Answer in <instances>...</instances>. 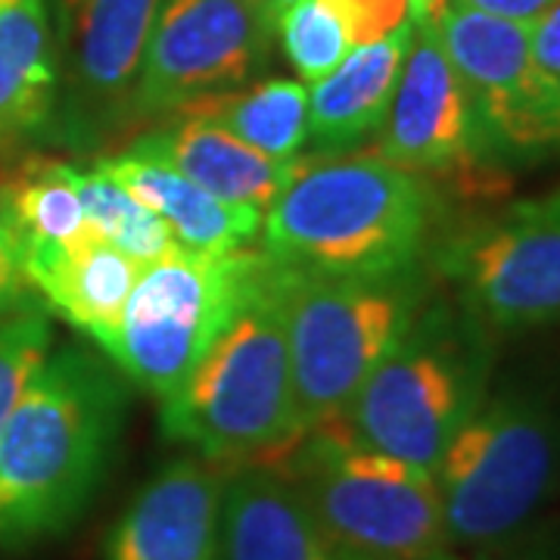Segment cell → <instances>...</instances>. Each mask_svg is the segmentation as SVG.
I'll list each match as a JSON object with an SVG mask.
<instances>
[{
  "mask_svg": "<svg viewBox=\"0 0 560 560\" xmlns=\"http://www.w3.org/2000/svg\"><path fill=\"white\" fill-rule=\"evenodd\" d=\"M128 386L103 352L54 349L0 433V548L60 536L109 474Z\"/></svg>",
  "mask_w": 560,
  "mask_h": 560,
  "instance_id": "6da1fadb",
  "label": "cell"
},
{
  "mask_svg": "<svg viewBox=\"0 0 560 560\" xmlns=\"http://www.w3.org/2000/svg\"><path fill=\"white\" fill-rule=\"evenodd\" d=\"M440 200L430 180L374 150L296 160L261 219V249L308 275H396L430 259Z\"/></svg>",
  "mask_w": 560,
  "mask_h": 560,
  "instance_id": "7a4b0ae2",
  "label": "cell"
},
{
  "mask_svg": "<svg viewBox=\"0 0 560 560\" xmlns=\"http://www.w3.org/2000/svg\"><path fill=\"white\" fill-rule=\"evenodd\" d=\"M265 253V249H261ZM162 436L212 464H265L302 436L287 340V265H261L234 315L172 396Z\"/></svg>",
  "mask_w": 560,
  "mask_h": 560,
  "instance_id": "3957f363",
  "label": "cell"
},
{
  "mask_svg": "<svg viewBox=\"0 0 560 560\" xmlns=\"http://www.w3.org/2000/svg\"><path fill=\"white\" fill-rule=\"evenodd\" d=\"M492 334L458 302L430 300L342 415L368 448L436 470L442 452L489 396Z\"/></svg>",
  "mask_w": 560,
  "mask_h": 560,
  "instance_id": "277c9868",
  "label": "cell"
},
{
  "mask_svg": "<svg viewBox=\"0 0 560 560\" xmlns=\"http://www.w3.org/2000/svg\"><path fill=\"white\" fill-rule=\"evenodd\" d=\"M265 464L355 560H430L448 548L436 477L368 448L342 418L308 427Z\"/></svg>",
  "mask_w": 560,
  "mask_h": 560,
  "instance_id": "5b68a950",
  "label": "cell"
},
{
  "mask_svg": "<svg viewBox=\"0 0 560 560\" xmlns=\"http://www.w3.org/2000/svg\"><path fill=\"white\" fill-rule=\"evenodd\" d=\"M448 548L514 539L560 482V411L529 386L489 393L433 470Z\"/></svg>",
  "mask_w": 560,
  "mask_h": 560,
  "instance_id": "8992f818",
  "label": "cell"
},
{
  "mask_svg": "<svg viewBox=\"0 0 560 560\" xmlns=\"http://www.w3.org/2000/svg\"><path fill=\"white\" fill-rule=\"evenodd\" d=\"M427 302L423 265L396 275H308L287 265V340L302 433L349 411Z\"/></svg>",
  "mask_w": 560,
  "mask_h": 560,
  "instance_id": "52a82bcc",
  "label": "cell"
},
{
  "mask_svg": "<svg viewBox=\"0 0 560 560\" xmlns=\"http://www.w3.org/2000/svg\"><path fill=\"white\" fill-rule=\"evenodd\" d=\"M261 256V246L234 253L175 246L143 265L119 324L97 349L147 396H172L234 315Z\"/></svg>",
  "mask_w": 560,
  "mask_h": 560,
  "instance_id": "ba28073f",
  "label": "cell"
},
{
  "mask_svg": "<svg viewBox=\"0 0 560 560\" xmlns=\"http://www.w3.org/2000/svg\"><path fill=\"white\" fill-rule=\"evenodd\" d=\"M427 261L489 334L560 324V206L551 197L464 224L433 243Z\"/></svg>",
  "mask_w": 560,
  "mask_h": 560,
  "instance_id": "9c48e42d",
  "label": "cell"
},
{
  "mask_svg": "<svg viewBox=\"0 0 560 560\" xmlns=\"http://www.w3.org/2000/svg\"><path fill=\"white\" fill-rule=\"evenodd\" d=\"M430 20L467 88L486 160H539L560 150V103L529 54V25L464 0H433Z\"/></svg>",
  "mask_w": 560,
  "mask_h": 560,
  "instance_id": "30bf717a",
  "label": "cell"
},
{
  "mask_svg": "<svg viewBox=\"0 0 560 560\" xmlns=\"http://www.w3.org/2000/svg\"><path fill=\"white\" fill-rule=\"evenodd\" d=\"M268 47L271 32L249 0H160L131 125L168 119L187 103L249 84Z\"/></svg>",
  "mask_w": 560,
  "mask_h": 560,
  "instance_id": "8fae6325",
  "label": "cell"
},
{
  "mask_svg": "<svg viewBox=\"0 0 560 560\" xmlns=\"http://www.w3.org/2000/svg\"><path fill=\"white\" fill-rule=\"evenodd\" d=\"M66 88L57 140L97 147L131 128V103L160 0H60Z\"/></svg>",
  "mask_w": 560,
  "mask_h": 560,
  "instance_id": "7c38bea8",
  "label": "cell"
},
{
  "mask_svg": "<svg viewBox=\"0 0 560 560\" xmlns=\"http://www.w3.org/2000/svg\"><path fill=\"white\" fill-rule=\"evenodd\" d=\"M374 153L420 178L458 175L486 160L467 88L430 13L415 25Z\"/></svg>",
  "mask_w": 560,
  "mask_h": 560,
  "instance_id": "4fadbf2b",
  "label": "cell"
},
{
  "mask_svg": "<svg viewBox=\"0 0 560 560\" xmlns=\"http://www.w3.org/2000/svg\"><path fill=\"white\" fill-rule=\"evenodd\" d=\"M221 464L184 455L140 486L113 526L103 560H219Z\"/></svg>",
  "mask_w": 560,
  "mask_h": 560,
  "instance_id": "5bb4252c",
  "label": "cell"
},
{
  "mask_svg": "<svg viewBox=\"0 0 560 560\" xmlns=\"http://www.w3.org/2000/svg\"><path fill=\"white\" fill-rule=\"evenodd\" d=\"M219 560H355L268 464L224 474Z\"/></svg>",
  "mask_w": 560,
  "mask_h": 560,
  "instance_id": "9a60e30c",
  "label": "cell"
},
{
  "mask_svg": "<svg viewBox=\"0 0 560 560\" xmlns=\"http://www.w3.org/2000/svg\"><path fill=\"white\" fill-rule=\"evenodd\" d=\"M131 147L160 156L212 197L256 212L261 219L275 206L296 165L271 160L228 135L219 125L194 116H172L156 128L143 131Z\"/></svg>",
  "mask_w": 560,
  "mask_h": 560,
  "instance_id": "2e32d148",
  "label": "cell"
},
{
  "mask_svg": "<svg viewBox=\"0 0 560 560\" xmlns=\"http://www.w3.org/2000/svg\"><path fill=\"white\" fill-rule=\"evenodd\" d=\"M415 25H405L389 38L349 50L337 69L308 84L305 150H312V156L352 153L368 138H377L389 101L396 94V81L411 47Z\"/></svg>",
  "mask_w": 560,
  "mask_h": 560,
  "instance_id": "e0dca14e",
  "label": "cell"
},
{
  "mask_svg": "<svg viewBox=\"0 0 560 560\" xmlns=\"http://www.w3.org/2000/svg\"><path fill=\"white\" fill-rule=\"evenodd\" d=\"M60 62L47 0H0V156L57 135Z\"/></svg>",
  "mask_w": 560,
  "mask_h": 560,
  "instance_id": "ac0fdd59",
  "label": "cell"
},
{
  "mask_svg": "<svg viewBox=\"0 0 560 560\" xmlns=\"http://www.w3.org/2000/svg\"><path fill=\"white\" fill-rule=\"evenodd\" d=\"M94 165L119 180L150 212H156L172 237L187 249L234 253L259 241L261 215L212 197L209 190L175 172L168 162L150 156L131 143L119 153H103Z\"/></svg>",
  "mask_w": 560,
  "mask_h": 560,
  "instance_id": "d6986e66",
  "label": "cell"
},
{
  "mask_svg": "<svg viewBox=\"0 0 560 560\" xmlns=\"http://www.w3.org/2000/svg\"><path fill=\"white\" fill-rule=\"evenodd\" d=\"M140 271L138 259L94 234L69 246H28V275L40 305L97 346L119 324Z\"/></svg>",
  "mask_w": 560,
  "mask_h": 560,
  "instance_id": "ffe728a7",
  "label": "cell"
},
{
  "mask_svg": "<svg viewBox=\"0 0 560 560\" xmlns=\"http://www.w3.org/2000/svg\"><path fill=\"white\" fill-rule=\"evenodd\" d=\"M175 116L212 121L278 162H296L308 147V88L300 79L253 81L187 103Z\"/></svg>",
  "mask_w": 560,
  "mask_h": 560,
  "instance_id": "44dd1931",
  "label": "cell"
},
{
  "mask_svg": "<svg viewBox=\"0 0 560 560\" xmlns=\"http://www.w3.org/2000/svg\"><path fill=\"white\" fill-rule=\"evenodd\" d=\"M75 175L79 165L72 162L32 156L0 178L28 246H69L91 234Z\"/></svg>",
  "mask_w": 560,
  "mask_h": 560,
  "instance_id": "7402d4cb",
  "label": "cell"
},
{
  "mask_svg": "<svg viewBox=\"0 0 560 560\" xmlns=\"http://www.w3.org/2000/svg\"><path fill=\"white\" fill-rule=\"evenodd\" d=\"M75 184H79L88 231L116 246L125 256L138 259L140 265H150L180 246L156 212H150L143 202L135 200L119 180L97 165L79 168Z\"/></svg>",
  "mask_w": 560,
  "mask_h": 560,
  "instance_id": "603a6c76",
  "label": "cell"
},
{
  "mask_svg": "<svg viewBox=\"0 0 560 560\" xmlns=\"http://www.w3.org/2000/svg\"><path fill=\"white\" fill-rule=\"evenodd\" d=\"M278 35L283 57L296 69L305 88L337 69L352 50L340 13L330 0H300L280 20Z\"/></svg>",
  "mask_w": 560,
  "mask_h": 560,
  "instance_id": "cb8c5ba5",
  "label": "cell"
},
{
  "mask_svg": "<svg viewBox=\"0 0 560 560\" xmlns=\"http://www.w3.org/2000/svg\"><path fill=\"white\" fill-rule=\"evenodd\" d=\"M54 352V327L47 308L0 318V433L20 408L28 383Z\"/></svg>",
  "mask_w": 560,
  "mask_h": 560,
  "instance_id": "d4e9b609",
  "label": "cell"
},
{
  "mask_svg": "<svg viewBox=\"0 0 560 560\" xmlns=\"http://www.w3.org/2000/svg\"><path fill=\"white\" fill-rule=\"evenodd\" d=\"M44 308L28 275V243L0 184V318Z\"/></svg>",
  "mask_w": 560,
  "mask_h": 560,
  "instance_id": "484cf974",
  "label": "cell"
},
{
  "mask_svg": "<svg viewBox=\"0 0 560 560\" xmlns=\"http://www.w3.org/2000/svg\"><path fill=\"white\" fill-rule=\"evenodd\" d=\"M340 13L346 38L355 47L396 35L430 10L433 0H330Z\"/></svg>",
  "mask_w": 560,
  "mask_h": 560,
  "instance_id": "4316f807",
  "label": "cell"
},
{
  "mask_svg": "<svg viewBox=\"0 0 560 560\" xmlns=\"http://www.w3.org/2000/svg\"><path fill=\"white\" fill-rule=\"evenodd\" d=\"M529 54L541 81L560 103V0L529 25Z\"/></svg>",
  "mask_w": 560,
  "mask_h": 560,
  "instance_id": "83f0119b",
  "label": "cell"
},
{
  "mask_svg": "<svg viewBox=\"0 0 560 560\" xmlns=\"http://www.w3.org/2000/svg\"><path fill=\"white\" fill-rule=\"evenodd\" d=\"M470 7H477L482 13H492V16H501V20H514V22H533L539 20L541 13L558 3V0H464Z\"/></svg>",
  "mask_w": 560,
  "mask_h": 560,
  "instance_id": "f1b7e54d",
  "label": "cell"
},
{
  "mask_svg": "<svg viewBox=\"0 0 560 560\" xmlns=\"http://www.w3.org/2000/svg\"><path fill=\"white\" fill-rule=\"evenodd\" d=\"M249 3H253V10L259 13V20L265 22V28H268L271 35H278L280 20H283L300 0H249Z\"/></svg>",
  "mask_w": 560,
  "mask_h": 560,
  "instance_id": "f546056e",
  "label": "cell"
},
{
  "mask_svg": "<svg viewBox=\"0 0 560 560\" xmlns=\"http://www.w3.org/2000/svg\"><path fill=\"white\" fill-rule=\"evenodd\" d=\"M529 560H560V548H555V551H541V555H536V558Z\"/></svg>",
  "mask_w": 560,
  "mask_h": 560,
  "instance_id": "4dcf8cb0",
  "label": "cell"
},
{
  "mask_svg": "<svg viewBox=\"0 0 560 560\" xmlns=\"http://www.w3.org/2000/svg\"><path fill=\"white\" fill-rule=\"evenodd\" d=\"M430 560H458V558H455V548H445V551H440L436 558H430Z\"/></svg>",
  "mask_w": 560,
  "mask_h": 560,
  "instance_id": "1f68e13d",
  "label": "cell"
},
{
  "mask_svg": "<svg viewBox=\"0 0 560 560\" xmlns=\"http://www.w3.org/2000/svg\"><path fill=\"white\" fill-rule=\"evenodd\" d=\"M551 200H555V202H558V206H560V194H555V197H551Z\"/></svg>",
  "mask_w": 560,
  "mask_h": 560,
  "instance_id": "d6a6232c",
  "label": "cell"
}]
</instances>
